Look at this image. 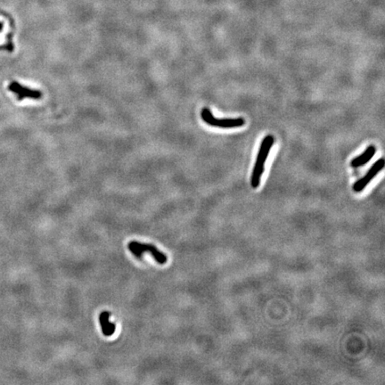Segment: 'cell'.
<instances>
[{"label": "cell", "mask_w": 385, "mask_h": 385, "mask_svg": "<svg viewBox=\"0 0 385 385\" xmlns=\"http://www.w3.org/2000/svg\"><path fill=\"white\" fill-rule=\"evenodd\" d=\"M274 138L272 135H267V137L262 140V143L259 147V153L257 156L255 165L252 172L251 185L253 188H258L260 184L261 176L263 174L265 163L267 160L268 154L270 153L271 148L274 145Z\"/></svg>", "instance_id": "cell-1"}, {"label": "cell", "mask_w": 385, "mask_h": 385, "mask_svg": "<svg viewBox=\"0 0 385 385\" xmlns=\"http://www.w3.org/2000/svg\"><path fill=\"white\" fill-rule=\"evenodd\" d=\"M128 249L137 259H141L143 254L146 252L151 253L153 259L159 264H165L167 262V256L163 252H160L153 244H144L137 241H130L128 244Z\"/></svg>", "instance_id": "cell-2"}, {"label": "cell", "mask_w": 385, "mask_h": 385, "mask_svg": "<svg viewBox=\"0 0 385 385\" xmlns=\"http://www.w3.org/2000/svg\"><path fill=\"white\" fill-rule=\"evenodd\" d=\"M201 116L203 122L209 124L210 126L218 127L222 129H232L244 126L245 120L243 118H216L210 109L204 108L202 109Z\"/></svg>", "instance_id": "cell-3"}, {"label": "cell", "mask_w": 385, "mask_h": 385, "mask_svg": "<svg viewBox=\"0 0 385 385\" xmlns=\"http://www.w3.org/2000/svg\"><path fill=\"white\" fill-rule=\"evenodd\" d=\"M384 160L383 159H380L378 160L369 169V171L367 172L366 175L364 176L363 178H361L360 180H358L355 182L353 185V191L356 193H360L362 192L366 186L374 180V177L377 175L379 172H381L382 169L384 168Z\"/></svg>", "instance_id": "cell-4"}, {"label": "cell", "mask_w": 385, "mask_h": 385, "mask_svg": "<svg viewBox=\"0 0 385 385\" xmlns=\"http://www.w3.org/2000/svg\"><path fill=\"white\" fill-rule=\"evenodd\" d=\"M8 89L12 93L17 95V100L20 102L23 101V99H25V98L38 100L42 97V93L39 90H35V89L26 88V87H24L16 81L11 82L8 86Z\"/></svg>", "instance_id": "cell-5"}, {"label": "cell", "mask_w": 385, "mask_h": 385, "mask_svg": "<svg viewBox=\"0 0 385 385\" xmlns=\"http://www.w3.org/2000/svg\"><path fill=\"white\" fill-rule=\"evenodd\" d=\"M375 152H376V147L374 145H370L362 154H360L359 156L356 157L355 159L351 160V166L353 168H358V167H361L363 165H366L369 160H372V158L375 154Z\"/></svg>", "instance_id": "cell-6"}, {"label": "cell", "mask_w": 385, "mask_h": 385, "mask_svg": "<svg viewBox=\"0 0 385 385\" xmlns=\"http://www.w3.org/2000/svg\"><path fill=\"white\" fill-rule=\"evenodd\" d=\"M110 317L111 313L109 311H103L100 314L99 322L103 336H111L115 332L116 325L110 321Z\"/></svg>", "instance_id": "cell-7"}, {"label": "cell", "mask_w": 385, "mask_h": 385, "mask_svg": "<svg viewBox=\"0 0 385 385\" xmlns=\"http://www.w3.org/2000/svg\"><path fill=\"white\" fill-rule=\"evenodd\" d=\"M2 28H3V24L2 23H0V32L2 31Z\"/></svg>", "instance_id": "cell-8"}]
</instances>
